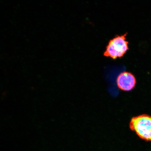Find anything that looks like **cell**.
Instances as JSON below:
<instances>
[{"label": "cell", "instance_id": "6da1fadb", "mask_svg": "<svg viewBox=\"0 0 151 151\" xmlns=\"http://www.w3.org/2000/svg\"><path fill=\"white\" fill-rule=\"evenodd\" d=\"M129 127L140 138L151 141V116L142 114L133 117L130 122Z\"/></svg>", "mask_w": 151, "mask_h": 151}, {"label": "cell", "instance_id": "7a4b0ae2", "mask_svg": "<svg viewBox=\"0 0 151 151\" xmlns=\"http://www.w3.org/2000/svg\"><path fill=\"white\" fill-rule=\"evenodd\" d=\"M127 34L117 36L109 41L104 55L116 59L122 57L129 50L128 42L126 40Z\"/></svg>", "mask_w": 151, "mask_h": 151}, {"label": "cell", "instance_id": "3957f363", "mask_svg": "<svg viewBox=\"0 0 151 151\" xmlns=\"http://www.w3.org/2000/svg\"><path fill=\"white\" fill-rule=\"evenodd\" d=\"M116 83L120 89L124 91H130L135 87L136 80L132 73L124 72L118 76Z\"/></svg>", "mask_w": 151, "mask_h": 151}]
</instances>
